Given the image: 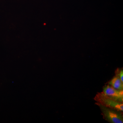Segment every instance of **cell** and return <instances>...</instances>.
<instances>
[{
  "label": "cell",
  "instance_id": "6da1fadb",
  "mask_svg": "<svg viewBox=\"0 0 123 123\" xmlns=\"http://www.w3.org/2000/svg\"><path fill=\"white\" fill-rule=\"evenodd\" d=\"M95 104L99 107L103 118L111 123H123V115L120 111L114 108L106 107L97 103Z\"/></svg>",
  "mask_w": 123,
  "mask_h": 123
},
{
  "label": "cell",
  "instance_id": "7a4b0ae2",
  "mask_svg": "<svg viewBox=\"0 0 123 123\" xmlns=\"http://www.w3.org/2000/svg\"><path fill=\"white\" fill-rule=\"evenodd\" d=\"M96 103L99 104L106 107L114 108L123 112V103L120 102L115 100L111 97L104 93L103 92L97 93L94 98Z\"/></svg>",
  "mask_w": 123,
  "mask_h": 123
},
{
  "label": "cell",
  "instance_id": "3957f363",
  "mask_svg": "<svg viewBox=\"0 0 123 123\" xmlns=\"http://www.w3.org/2000/svg\"><path fill=\"white\" fill-rule=\"evenodd\" d=\"M103 92L115 101L123 103V90L116 89L110 85H105L103 86Z\"/></svg>",
  "mask_w": 123,
  "mask_h": 123
},
{
  "label": "cell",
  "instance_id": "277c9868",
  "mask_svg": "<svg viewBox=\"0 0 123 123\" xmlns=\"http://www.w3.org/2000/svg\"><path fill=\"white\" fill-rule=\"evenodd\" d=\"M108 85L116 89L123 90V82L119 77L116 75L108 82Z\"/></svg>",
  "mask_w": 123,
  "mask_h": 123
},
{
  "label": "cell",
  "instance_id": "5b68a950",
  "mask_svg": "<svg viewBox=\"0 0 123 123\" xmlns=\"http://www.w3.org/2000/svg\"><path fill=\"white\" fill-rule=\"evenodd\" d=\"M115 74L120 78L121 81L123 82V68H118L116 70Z\"/></svg>",
  "mask_w": 123,
  "mask_h": 123
}]
</instances>
